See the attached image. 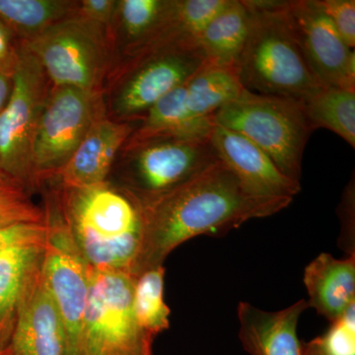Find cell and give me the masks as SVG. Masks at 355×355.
<instances>
[{"instance_id":"obj_1","label":"cell","mask_w":355,"mask_h":355,"mask_svg":"<svg viewBox=\"0 0 355 355\" xmlns=\"http://www.w3.org/2000/svg\"><path fill=\"white\" fill-rule=\"evenodd\" d=\"M292 200L256 195L218 159L190 181L141 207L144 237L132 275L163 266L191 238L226 234L251 219L282 211Z\"/></svg>"},{"instance_id":"obj_2","label":"cell","mask_w":355,"mask_h":355,"mask_svg":"<svg viewBox=\"0 0 355 355\" xmlns=\"http://www.w3.org/2000/svg\"><path fill=\"white\" fill-rule=\"evenodd\" d=\"M65 224L89 268L132 275L144 237L142 207L112 182L55 189Z\"/></svg>"},{"instance_id":"obj_3","label":"cell","mask_w":355,"mask_h":355,"mask_svg":"<svg viewBox=\"0 0 355 355\" xmlns=\"http://www.w3.org/2000/svg\"><path fill=\"white\" fill-rule=\"evenodd\" d=\"M251 26L237 67L243 88L254 94L305 103L324 86L312 73L284 12V1L246 0Z\"/></svg>"},{"instance_id":"obj_4","label":"cell","mask_w":355,"mask_h":355,"mask_svg":"<svg viewBox=\"0 0 355 355\" xmlns=\"http://www.w3.org/2000/svg\"><path fill=\"white\" fill-rule=\"evenodd\" d=\"M214 121L260 147L280 171L299 182L305 146L314 132L302 103L244 89L214 114Z\"/></svg>"},{"instance_id":"obj_5","label":"cell","mask_w":355,"mask_h":355,"mask_svg":"<svg viewBox=\"0 0 355 355\" xmlns=\"http://www.w3.org/2000/svg\"><path fill=\"white\" fill-rule=\"evenodd\" d=\"M218 160L209 139L156 137L125 144L107 181L141 207L190 181Z\"/></svg>"},{"instance_id":"obj_6","label":"cell","mask_w":355,"mask_h":355,"mask_svg":"<svg viewBox=\"0 0 355 355\" xmlns=\"http://www.w3.org/2000/svg\"><path fill=\"white\" fill-rule=\"evenodd\" d=\"M207 62L198 44L116 62L105 84L107 116L116 121H141L155 103L184 85Z\"/></svg>"},{"instance_id":"obj_7","label":"cell","mask_w":355,"mask_h":355,"mask_svg":"<svg viewBox=\"0 0 355 355\" xmlns=\"http://www.w3.org/2000/svg\"><path fill=\"white\" fill-rule=\"evenodd\" d=\"M105 116L104 93L53 85L33 139L32 191L58 179L90 128Z\"/></svg>"},{"instance_id":"obj_8","label":"cell","mask_w":355,"mask_h":355,"mask_svg":"<svg viewBox=\"0 0 355 355\" xmlns=\"http://www.w3.org/2000/svg\"><path fill=\"white\" fill-rule=\"evenodd\" d=\"M135 277L90 268L79 355H153V338L133 313Z\"/></svg>"},{"instance_id":"obj_9","label":"cell","mask_w":355,"mask_h":355,"mask_svg":"<svg viewBox=\"0 0 355 355\" xmlns=\"http://www.w3.org/2000/svg\"><path fill=\"white\" fill-rule=\"evenodd\" d=\"M25 44L53 86L104 93L114 58L106 33L76 15Z\"/></svg>"},{"instance_id":"obj_10","label":"cell","mask_w":355,"mask_h":355,"mask_svg":"<svg viewBox=\"0 0 355 355\" xmlns=\"http://www.w3.org/2000/svg\"><path fill=\"white\" fill-rule=\"evenodd\" d=\"M44 211L48 235L42 275L64 329V355H79L90 268L70 235L55 189L46 193Z\"/></svg>"},{"instance_id":"obj_11","label":"cell","mask_w":355,"mask_h":355,"mask_svg":"<svg viewBox=\"0 0 355 355\" xmlns=\"http://www.w3.org/2000/svg\"><path fill=\"white\" fill-rule=\"evenodd\" d=\"M53 87L38 58L16 41L13 88L0 114V171L32 191L30 157L40 116Z\"/></svg>"},{"instance_id":"obj_12","label":"cell","mask_w":355,"mask_h":355,"mask_svg":"<svg viewBox=\"0 0 355 355\" xmlns=\"http://www.w3.org/2000/svg\"><path fill=\"white\" fill-rule=\"evenodd\" d=\"M287 21L308 67L324 87L355 90V53L318 0L284 1Z\"/></svg>"},{"instance_id":"obj_13","label":"cell","mask_w":355,"mask_h":355,"mask_svg":"<svg viewBox=\"0 0 355 355\" xmlns=\"http://www.w3.org/2000/svg\"><path fill=\"white\" fill-rule=\"evenodd\" d=\"M209 141L219 160L256 195L293 200L301 191L298 181L286 176L268 154L241 135L214 123Z\"/></svg>"},{"instance_id":"obj_14","label":"cell","mask_w":355,"mask_h":355,"mask_svg":"<svg viewBox=\"0 0 355 355\" xmlns=\"http://www.w3.org/2000/svg\"><path fill=\"white\" fill-rule=\"evenodd\" d=\"M6 349L9 355H64V329L44 284L42 266L26 288Z\"/></svg>"},{"instance_id":"obj_15","label":"cell","mask_w":355,"mask_h":355,"mask_svg":"<svg viewBox=\"0 0 355 355\" xmlns=\"http://www.w3.org/2000/svg\"><path fill=\"white\" fill-rule=\"evenodd\" d=\"M139 121H116L105 116L96 121L58 179L73 188L104 183L121 149Z\"/></svg>"},{"instance_id":"obj_16","label":"cell","mask_w":355,"mask_h":355,"mask_svg":"<svg viewBox=\"0 0 355 355\" xmlns=\"http://www.w3.org/2000/svg\"><path fill=\"white\" fill-rule=\"evenodd\" d=\"M309 308L301 299L286 309L268 312L251 303L238 305L239 338L251 355H304V343L299 340L301 315Z\"/></svg>"},{"instance_id":"obj_17","label":"cell","mask_w":355,"mask_h":355,"mask_svg":"<svg viewBox=\"0 0 355 355\" xmlns=\"http://www.w3.org/2000/svg\"><path fill=\"white\" fill-rule=\"evenodd\" d=\"M309 307L331 323L340 319L355 301V254L336 259L322 253L304 270Z\"/></svg>"},{"instance_id":"obj_18","label":"cell","mask_w":355,"mask_h":355,"mask_svg":"<svg viewBox=\"0 0 355 355\" xmlns=\"http://www.w3.org/2000/svg\"><path fill=\"white\" fill-rule=\"evenodd\" d=\"M44 246L25 245L0 254V352L9 347L21 301L43 261Z\"/></svg>"},{"instance_id":"obj_19","label":"cell","mask_w":355,"mask_h":355,"mask_svg":"<svg viewBox=\"0 0 355 355\" xmlns=\"http://www.w3.org/2000/svg\"><path fill=\"white\" fill-rule=\"evenodd\" d=\"M250 26L251 11L246 0H227L197 39L207 62L237 70Z\"/></svg>"},{"instance_id":"obj_20","label":"cell","mask_w":355,"mask_h":355,"mask_svg":"<svg viewBox=\"0 0 355 355\" xmlns=\"http://www.w3.org/2000/svg\"><path fill=\"white\" fill-rule=\"evenodd\" d=\"M171 3L172 0H116L109 34L114 58L112 67L153 38L169 12Z\"/></svg>"},{"instance_id":"obj_21","label":"cell","mask_w":355,"mask_h":355,"mask_svg":"<svg viewBox=\"0 0 355 355\" xmlns=\"http://www.w3.org/2000/svg\"><path fill=\"white\" fill-rule=\"evenodd\" d=\"M214 125V121H197L191 118L187 109L184 83L168 93L146 112L125 144L156 137L209 139Z\"/></svg>"},{"instance_id":"obj_22","label":"cell","mask_w":355,"mask_h":355,"mask_svg":"<svg viewBox=\"0 0 355 355\" xmlns=\"http://www.w3.org/2000/svg\"><path fill=\"white\" fill-rule=\"evenodd\" d=\"M243 91L237 70L207 62L186 83L187 109L193 120L214 121V114Z\"/></svg>"},{"instance_id":"obj_23","label":"cell","mask_w":355,"mask_h":355,"mask_svg":"<svg viewBox=\"0 0 355 355\" xmlns=\"http://www.w3.org/2000/svg\"><path fill=\"white\" fill-rule=\"evenodd\" d=\"M78 6L77 0H0V22L16 41L28 42L77 15Z\"/></svg>"},{"instance_id":"obj_24","label":"cell","mask_w":355,"mask_h":355,"mask_svg":"<svg viewBox=\"0 0 355 355\" xmlns=\"http://www.w3.org/2000/svg\"><path fill=\"white\" fill-rule=\"evenodd\" d=\"M313 130L327 128L355 147V90L324 87L303 103Z\"/></svg>"},{"instance_id":"obj_25","label":"cell","mask_w":355,"mask_h":355,"mask_svg":"<svg viewBox=\"0 0 355 355\" xmlns=\"http://www.w3.org/2000/svg\"><path fill=\"white\" fill-rule=\"evenodd\" d=\"M165 268H148L135 277L133 313L139 328L155 338L170 328L171 310L164 300Z\"/></svg>"},{"instance_id":"obj_26","label":"cell","mask_w":355,"mask_h":355,"mask_svg":"<svg viewBox=\"0 0 355 355\" xmlns=\"http://www.w3.org/2000/svg\"><path fill=\"white\" fill-rule=\"evenodd\" d=\"M355 303L315 342L326 355H355Z\"/></svg>"},{"instance_id":"obj_27","label":"cell","mask_w":355,"mask_h":355,"mask_svg":"<svg viewBox=\"0 0 355 355\" xmlns=\"http://www.w3.org/2000/svg\"><path fill=\"white\" fill-rule=\"evenodd\" d=\"M44 209L30 200L26 191L0 197V228L22 223H44Z\"/></svg>"},{"instance_id":"obj_28","label":"cell","mask_w":355,"mask_h":355,"mask_svg":"<svg viewBox=\"0 0 355 355\" xmlns=\"http://www.w3.org/2000/svg\"><path fill=\"white\" fill-rule=\"evenodd\" d=\"M329 19L349 48L355 46L354 0H318Z\"/></svg>"},{"instance_id":"obj_29","label":"cell","mask_w":355,"mask_h":355,"mask_svg":"<svg viewBox=\"0 0 355 355\" xmlns=\"http://www.w3.org/2000/svg\"><path fill=\"white\" fill-rule=\"evenodd\" d=\"M46 223H22L0 228V254L25 245L46 241Z\"/></svg>"},{"instance_id":"obj_30","label":"cell","mask_w":355,"mask_h":355,"mask_svg":"<svg viewBox=\"0 0 355 355\" xmlns=\"http://www.w3.org/2000/svg\"><path fill=\"white\" fill-rule=\"evenodd\" d=\"M116 7V0H81L77 16L103 30L109 40Z\"/></svg>"},{"instance_id":"obj_31","label":"cell","mask_w":355,"mask_h":355,"mask_svg":"<svg viewBox=\"0 0 355 355\" xmlns=\"http://www.w3.org/2000/svg\"><path fill=\"white\" fill-rule=\"evenodd\" d=\"M15 55L10 60L0 64V114L6 108L13 88L14 71H15Z\"/></svg>"},{"instance_id":"obj_32","label":"cell","mask_w":355,"mask_h":355,"mask_svg":"<svg viewBox=\"0 0 355 355\" xmlns=\"http://www.w3.org/2000/svg\"><path fill=\"white\" fill-rule=\"evenodd\" d=\"M16 40L12 34L0 22V64L10 60L15 55Z\"/></svg>"},{"instance_id":"obj_33","label":"cell","mask_w":355,"mask_h":355,"mask_svg":"<svg viewBox=\"0 0 355 355\" xmlns=\"http://www.w3.org/2000/svg\"><path fill=\"white\" fill-rule=\"evenodd\" d=\"M22 191L28 193L22 184H20L15 180L11 179L10 177L0 171V197L12 195V193H22Z\"/></svg>"},{"instance_id":"obj_34","label":"cell","mask_w":355,"mask_h":355,"mask_svg":"<svg viewBox=\"0 0 355 355\" xmlns=\"http://www.w3.org/2000/svg\"><path fill=\"white\" fill-rule=\"evenodd\" d=\"M304 355H326L323 350L320 349L314 340L309 343H304Z\"/></svg>"},{"instance_id":"obj_35","label":"cell","mask_w":355,"mask_h":355,"mask_svg":"<svg viewBox=\"0 0 355 355\" xmlns=\"http://www.w3.org/2000/svg\"><path fill=\"white\" fill-rule=\"evenodd\" d=\"M0 355H9L8 352H7V349L3 350V352H0Z\"/></svg>"}]
</instances>
